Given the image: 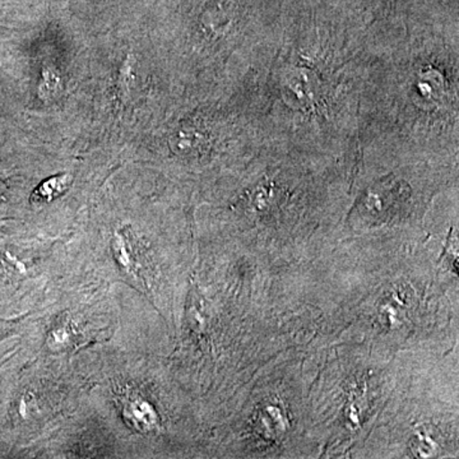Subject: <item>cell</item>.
I'll list each match as a JSON object with an SVG mask.
<instances>
[{"mask_svg": "<svg viewBox=\"0 0 459 459\" xmlns=\"http://www.w3.org/2000/svg\"><path fill=\"white\" fill-rule=\"evenodd\" d=\"M373 29V27H371ZM361 104L362 157L458 170V26L374 31Z\"/></svg>", "mask_w": 459, "mask_h": 459, "instance_id": "7a4b0ae2", "label": "cell"}, {"mask_svg": "<svg viewBox=\"0 0 459 459\" xmlns=\"http://www.w3.org/2000/svg\"><path fill=\"white\" fill-rule=\"evenodd\" d=\"M374 56L371 26L307 14L283 21L262 74L263 131L358 178L361 104Z\"/></svg>", "mask_w": 459, "mask_h": 459, "instance_id": "6da1fadb", "label": "cell"}]
</instances>
